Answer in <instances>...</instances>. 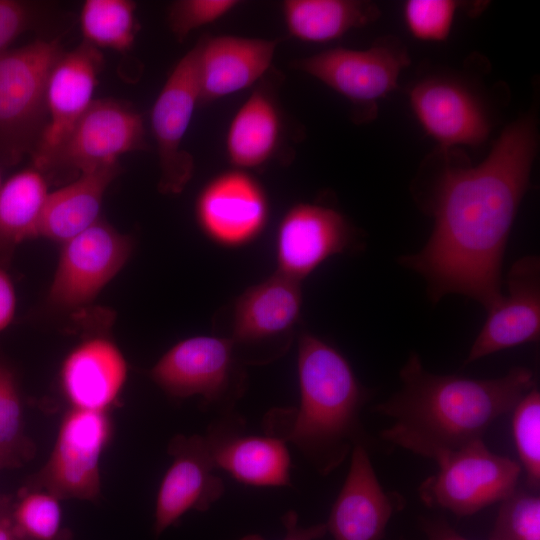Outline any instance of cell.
<instances>
[{
  "label": "cell",
  "instance_id": "obj_18",
  "mask_svg": "<svg viewBox=\"0 0 540 540\" xmlns=\"http://www.w3.org/2000/svg\"><path fill=\"white\" fill-rule=\"evenodd\" d=\"M268 214L260 185L244 171H228L200 192L196 217L203 231L223 245L243 244L263 228Z\"/></svg>",
  "mask_w": 540,
  "mask_h": 540
},
{
  "label": "cell",
  "instance_id": "obj_35",
  "mask_svg": "<svg viewBox=\"0 0 540 540\" xmlns=\"http://www.w3.org/2000/svg\"><path fill=\"white\" fill-rule=\"evenodd\" d=\"M285 528V536L282 540H321L327 533L325 523H319L308 527L298 524V516L295 511H288L281 518ZM239 540H265L258 534H249Z\"/></svg>",
  "mask_w": 540,
  "mask_h": 540
},
{
  "label": "cell",
  "instance_id": "obj_30",
  "mask_svg": "<svg viewBox=\"0 0 540 540\" xmlns=\"http://www.w3.org/2000/svg\"><path fill=\"white\" fill-rule=\"evenodd\" d=\"M512 433L527 488L540 487V392L534 387L512 410Z\"/></svg>",
  "mask_w": 540,
  "mask_h": 540
},
{
  "label": "cell",
  "instance_id": "obj_1",
  "mask_svg": "<svg viewBox=\"0 0 540 540\" xmlns=\"http://www.w3.org/2000/svg\"><path fill=\"white\" fill-rule=\"evenodd\" d=\"M536 117L523 115L501 132L477 165L449 160L434 182L432 233L422 250L400 258L437 302L460 294L490 311L502 299L505 248L538 150Z\"/></svg>",
  "mask_w": 540,
  "mask_h": 540
},
{
  "label": "cell",
  "instance_id": "obj_27",
  "mask_svg": "<svg viewBox=\"0 0 540 540\" xmlns=\"http://www.w3.org/2000/svg\"><path fill=\"white\" fill-rule=\"evenodd\" d=\"M140 26L130 0H86L80 12L83 42L97 49L128 52Z\"/></svg>",
  "mask_w": 540,
  "mask_h": 540
},
{
  "label": "cell",
  "instance_id": "obj_4",
  "mask_svg": "<svg viewBox=\"0 0 540 540\" xmlns=\"http://www.w3.org/2000/svg\"><path fill=\"white\" fill-rule=\"evenodd\" d=\"M63 52L58 39H37L0 54V163L33 152L47 122L45 90Z\"/></svg>",
  "mask_w": 540,
  "mask_h": 540
},
{
  "label": "cell",
  "instance_id": "obj_29",
  "mask_svg": "<svg viewBox=\"0 0 540 540\" xmlns=\"http://www.w3.org/2000/svg\"><path fill=\"white\" fill-rule=\"evenodd\" d=\"M35 446L25 434L23 406L16 374L0 358V456L13 468L33 458Z\"/></svg>",
  "mask_w": 540,
  "mask_h": 540
},
{
  "label": "cell",
  "instance_id": "obj_22",
  "mask_svg": "<svg viewBox=\"0 0 540 540\" xmlns=\"http://www.w3.org/2000/svg\"><path fill=\"white\" fill-rule=\"evenodd\" d=\"M301 301L299 281L277 272L240 296L230 340L253 345L287 333L299 317Z\"/></svg>",
  "mask_w": 540,
  "mask_h": 540
},
{
  "label": "cell",
  "instance_id": "obj_23",
  "mask_svg": "<svg viewBox=\"0 0 540 540\" xmlns=\"http://www.w3.org/2000/svg\"><path fill=\"white\" fill-rule=\"evenodd\" d=\"M120 172L119 162L100 166L49 193L37 238L64 243L94 225L100 219L104 194Z\"/></svg>",
  "mask_w": 540,
  "mask_h": 540
},
{
  "label": "cell",
  "instance_id": "obj_24",
  "mask_svg": "<svg viewBox=\"0 0 540 540\" xmlns=\"http://www.w3.org/2000/svg\"><path fill=\"white\" fill-rule=\"evenodd\" d=\"M282 122L273 97L258 88L234 115L226 136L230 162L241 169L261 167L278 149Z\"/></svg>",
  "mask_w": 540,
  "mask_h": 540
},
{
  "label": "cell",
  "instance_id": "obj_6",
  "mask_svg": "<svg viewBox=\"0 0 540 540\" xmlns=\"http://www.w3.org/2000/svg\"><path fill=\"white\" fill-rule=\"evenodd\" d=\"M409 64L406 47L390 37L362 50L331 48L295 60L292 66L345 97L358 110L357 117L369 120L376 116L379 100L397 88Z\"/></svg>",
  "mask_w": 540,
  "mask_h": 540
},
{
  "label": "cell",
  "instance_id": "obj_5",
  "mask_svg": "<svg viewBox=\"0 0 540 540\" xmlns=\"http://www.w3.org/2000/svg\"><path fill=\"white\" fill-rule=\"evenodd\" d=\"M438 470L418 487L424 505L457 516L473 515L501 502L518 487L521 466L476 440L436 461Z\"/></svg>",
  "mask_w": 540,
  "mask_h": 540
},
{
  "label": "cell",
  "instance_id": "obj_28",
  "mask_svg": "<svg viewBox=\"0 0 540 540\" xmlns=\"http://www.w3.org/2000/svg\"><path fill=\"white\" fill-rule=\"evenodd\" d=\"M60 499L43 489L25 487L10 505L14 527L23 540H70L63 526Z\"/></svg>",
  "mask_w": 540,
  "mask_h": 540
},
{
  "label": "cell",
  "instance_id": "obj_34",
  "mask_svg": "<svg viewBox=\"0 0 540 540\" xmlns=\"http://www.w3.org/2000/svg\"><path fill=\"white\" fill-rule=\"evenodd\" d=\"M41 15L40 5L30 1L0 0V54L22 33L33 28Z\"/></svg>",
  "mask_w": 540,
  "mask_h": 540
},
{
  "label": "cell",
  "instance_id": "obj_33",
  "mask_svg": "<svg viewBox=\"0 0 540 540\" xmlns=\"http://www.w3.org/2000/svg\"><path fill=\"white\" fill-rule=\"evenodd\" d=\"M239 4L236 0H179L171 4L167 21L178 41L189 33L225 16Z\"/></svg>",
  "mask_w": 540,
  "mask_h": 540
},
{
  "label": "cell",
  "instance_id": "obj_19",
  "mask_svg": "<svg viewBox=\"0 0 540 540\" xmlns=\"http://www.w3.org/2000/svg\"><path fill=\"white\" fill-rule=\"evenodd\" d=\"M127 374V361L118 345L104 333H90L63 360L60 387L71 408L108 412Z\"/></svg>",
  "mask_w": 540,
  "mask_h": 540
},
{
  "label": "cell",
  "instance_id": "obj_39",
  "mask_svg": "<svg viewBox=\"0 0 540 540\" xmlns=\"http://www.w3.org/2000/svg\"><path fill=\"white\" fill-rule=\"evenodd\" d=\"M13 468L12 465L2 456H0V471Z\"/></svg>",
  "mask_w": 540,
  "mask_h": 540
},
{
  "label": "cell",
  "instance_id": "obj_11",
  "mask_svg": "<svg viewBox=\"0 0 540 540\" xmlns=\"http://www.w3.org/2000/svg\"><path fill=\"white\" fill-rule=\"evenodd\" d=\"M197 57L198 43L174 66L151 111L160 166L158 190L167 195L180 194L194 172L193 157L182 143L199 104Z\"/></svg>",
  "mask_w": 540,
  "mask_h": 540
},
{
  "label": "cell",
  "instance_id": "obj_26",
  "mask_svg": "<svg viewBox=\"0 0 540 540\" xmlns=\"http://www.w3.org/2000/svg\"><path fill=\"white\" fill-rule=\"evenodd\" d=\"M44 174L32 165L3 182L0 189V257L32 238L48 197Z\"/></svg>",
  "mask_w": 540,
  "mask_h": 540
},
{
  "label": "cell",
  "instance_id": "obj_40",
  "mask_svg": "<svg viewBox=\"0 0 540 540\" xmlns=\"http://www.w3.org/2000/svg\"><path fill=\"white\" fill-rule=\"evenodd\" d=\"M0 164H1V163H0ZM2 184H3V182H2V178H1V168H0V189H1V187H2Z\"/></svg>",
  "mask_w": 540,
  "mask_h": 540
},
{
  "label": "cell",
  "instance_id": "obj_20",
  "mask_svg": "<svg viewBox=\"0 0 540 540\" xmlns=\"http://www.w3.org/2000/svg\"><path fill=\"white\" fill-rule=\"evenodd\" d=\"M198 43L199 104H208L257 82L270 68L276 40L232 35L202 37Z\"/></svg>",
  "mask_w": 540,
  "mask_h": 540
},
{
  "label": "cell",
  "instance_id": "obj_36",
  "mask_svg": "<svg viewBox=\"0 0 540 540\" xmlns=\"http://www.w3.org/2000/svg\"><path fill=\"white\" fill-rule=\"evenodd\" d=\"M16 310V294L13 282L0 257V332L12 322Z\"/></svg>",
  "mask_w": 540,
  "mask_h": 540
},
{
  "label": "cell",
  "instance_id": "obj_3",
  "mask_svg": "<svg viewBox=\"0 0 540 540\" xmlns=\"http://www.w3.org/2000/svg\"><path fill=\"white\" fill-rule=\"evenodd\" d=\"M297 367L300 405L270 411L265 433L293 443L319 474L328 475L356 445L370 443L360 420L369 391L346 358L314 335L300 336Z\"/></svg>",
  "mask_w": 540,
  "mask_h": 540
},
{
  "label": "cell",
  "instance_id": "obj_9",
  "mask_svg": "<svg viewBox=\"0 0 540 540\" xmlns=\"http://www.w3.org/2000/svg\"><path fill=\"white\" fill-rule=\"evenodd\" d=\"M62 244L46 299L57 312L82 309L93 301L123 268L133 249L130 236L101 218Z\"/></svg>",
  "mask_w": 540,
  "mask_h": 540
},
{
  "label": "cell",
  "instance_id": "obj_32",
  "mask_svg": "<svg viewBox=\"0 0 540 540\" xmlns=\"http://www.w3.org/2000/svg\"><path fill=\"white\" fill-rule=\"evenodd\" d=\"M460 6L453 0H408L403 6V17L413 37L440 42L449 37Z\"/></svg>",
  "mask_w": 540,
  "mask_h": 540
},
{
  "label": "cell",
  "instance_id": "obj_12",
  "mask_svg": "<svg viewBox=\"0 0 540 540\" xmlns=\"http://www.w3.org/2000/svg\"><path fill=\"white\" fill-rule=\"evenodd\" d=\"M142 115L128 102L96 99L62 144L49 170L80 173L118 163L123 154L147 147Z\"/></svg>",
  "mask_w": 540,
  "mask_h": 540
},
{
  "label": "cell",
  "instance_id": "obj_13",
  "mask_svg": "<svg viewBox=\"0 0 540 540\" xmlns=\"http://www.w3.org/2000/svg\"><path fill=\"white\" fill-rule=\"evenodd\" d=\"M409 104L422 129L444 150L477 146L491 130L487 108L468 84L448 75H429L409 90Z\"/></svg>",
  "mask_w": 540,
  "mask_h": 540
},
{
  "label": "cell",
  "instance_id": "obj_21",
  "mask_svg": "<svg viewBox=\"0 0 540 540\" xmlns=\"http://www.w3.org/2000/svg\"><path fill=\"white\" fill-rule=\"evenodd\" d=\"M243 427L238 418H225L205 435L216 468L253 486H291V460L285 442L269 435H244Z\"/></svg>",
  "mask_w": 540,
  "mask_h": 540
},
{
  "label": "cell",
  "instance_id": "obj_10",
  "mask_svg": "<svg viewBox=\"0 0 540 540\" xmlns=\"http://www.w3.org/2000/svg\"><path fill=\"white\" fill-rule=\"evenodd\" d=\"M104 66L102 52L82 42L55 61L46 83L47 122L31 153L32 166L43 174L64 141L92 104L98 76Z\"/></svg>",
  "mask_w": 540,
  "mask_h": 540
},
{
  "label": "cell",
  "instance_id": "obj_37",
  "mask_svg": "<svg viewBox=\"0 0 540 540\" xmlns=\"http://www.w3.org/2000/svg\"><path fill=\"white\" fill-rule=\"evenodd\" d=\"M421 528L428 540H469L458 533L443 517H424Z\"/></svg>",
  "mask_w": 540,
  "mask_h": 540
},
{
  "label": "cell",
  "instance_id": "obj_8",
  "mask_svg": "<svg viewBox=\"0 0 540 540\" xmlns=\"http://www.w3.org/2000/svg\"><path fill=\"white\" fill-rule=\"evenodd\" d=\"M111 434L108 412L70 408L49 459L28 487L46 490L60 500H95L101 491L100 461Z\"/></svg>",
  "mask_w": 540,
  "mask_h": 540
},
{
  "label": "cell",
  "instance_id": "obj_16",
  "mask_svg": "<svg viewBox=\"0 0 540 540\" xmlns=\"http://www.w3.org/2000/svg\"><path fill=\"white\" fill-rule=\"evenodd\" d=\"M404 504L400 494L383 489L367 447L358 444L325 523L327 532L334 540H382L390 519Z\"/></svg>",
  "mask_w": 540,
  "mask_h": 540
},
{
  "label": "cell",
  "instance_id": "obj_31",
  "mask_svg": "<svg viewBox=\"0 0 540 540\" xmlns=\"http://www.w3.org/2000/svg\"><path fill=\"white\" fill-rule=\"evenodd\" d=\"M489 540H540V496L516 489L500 502Z\"/></svg>",
  "mask_w": 540,
  "mask_h": 540
},
{
  "label": "cell",
  "instance_id": "obj_14",
  "mask_svg": "<svg viewBox=\"0 0 540 540\" xmlns=\"http://www.w3.org/2000/svg\"><path fill=\"white\" fill-rule=\"evenodd\" d=\"M173 460L160 483L154 531L161 534L190 510L206 511L224 493L206 436L177 435L168 445Z\"/></svg>",
  "mask_w": 540,
  "mask_h": 540
},
{
  "label": "cell",
  "instance_id": "obj_38",
  "mask_svg": "<svg viewBox=\"0 0 540 540\" xmlns=\"http://www.w3.org/2000/svg\"><path fill=\"white\" fill-rule=\"evenodd\" d=\"M0 540H23L14 527L7 502L0 505Z\"/></svg>",
  "mask_w": 540,
  "mask_h": 540
},
{
  "label": "cell",
  "instance_id": "obj_25",
  "mask_svg": "<svg viewBox=\"0 0 540 540\" xmlns=\"http://www.w3.org/2000/svg\"><path fill=\"white\" fill-rule=\"evenodd\" d=\"M282 8L290 34L313 43L340 38L380 16L377 5L359 0H287Z\"/></svg>",
  "mask_w": 540,
  "mask_h": 540
},
{
  "label": "cell",
  "instance_id": "obj_15",
  "mask_svg": "<svg viewBox=\"0 0 540 540\" xmlns=\"http://www.w3.org/2000/svg\"><path fill=\"white\" fill-rule=\"evenodd\" d=\"M507 294L488 311L465 365L540 337V261L536 255L517 260L507 278Z\"/></svg>",
  "mask_w": 540,
  "mask_h": 540
},
{
  "label": "cell",
  "instance_id": "obj_17",
  "mask_svg": "<svg viewBox=\"0 0 540 540\" xmlns=\"http://www.w3.org/2000/svg\"><path fill=\"white\" fill-rule=\"evenodd\" d=\"M351 242L350 225L340 212L298 204L285 214L278 228V272L300 281L327 258L346 251Z\"/></svg>",
  "mask_w": 540,
  "mask_h": 540
},
{
  "label": "cell",
  "instance_id": "obj_7",
  "mask_svg": "<svg viewBox=\"0 0 540 540\" xmlns=\"http://www.w3.org/2000/svg\"><path fill=\"white\" fill-rule=\"evenodd\" d=\"M150 377L172 398L199 395L219 411H228L243 391L233 342L214 336L178 342L157 361Z\"/></svg>",
  "mask_w": 540,
  "mask_h": 540
},
{
  "label": "cell",
  "instance_id": "obj_2",
  "mask_svg": "<svg viewBox=\"0 0 540 540\" xmlns=\"http://www.w3.org/2000/svg\"><path fill=\"white\" fill-rule=\"evenodd\" d=\"M399 376L400 390L373 408L393 420L381 438L435 462L483 439L495 420L536 387L526 367H513L498 378L472 379L432 373L417 353L409 355Z\"/></svg>",
  "mask_w": 540,
  "mask_h": 540
}]
</instances>
